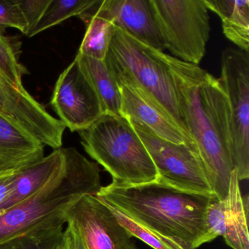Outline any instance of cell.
Masks as SVG:
<instances>
[{
	"instance_id": "obj_1",
	"label": "cell",
	"mask_w": 249,
	"mask_h": 249,
	"mask_svg": "<svg viewBox=\"0 0 249 249\" xmlns=\"http://www.w3.org/2000/svg\"><path fill=\"white\" fill-rule=\"evenodd\" d=\"M186 130L196 145L213 193L224 199L234 170L230 110L218 78L166 54Z\"/></svg>"
},
{
	"instance_id": "obj_2",
	"label": "cell",
	"mask_w": 249,
	"mask_h": 249,
	"mask_svg": "<svg viewBox=\"0 0 249 249\" xmlns=\"http://www.w3.org/2000/svg\"><path fill=\"white\" fill-rule=\"evenodd\" d=\"M95 196L145 228L192 245L203 234L207 207L217 198L157 180L134 185L112 180Z\"/></svg>"
},
{
	"instance_id": "obj_3",
	"label": "cell",
	"mask_w": 249,
	"mask_h": 249,
	"mask_svg": "<svg viewBox=\"0 0 249 249\" xmlns=\"http://www.w3.org/2000/svg\"><path fill=\"white\" fill-rule=\"evenodd\" d=\"M63 167L33 196L0 211V244L47 221L66 215L68 208L84 195L101 189L98 164L73 147L62 148Z\"/></svg>"
},
{
	"instance_id": "obj_4",
	"label": "cell",
	"mask_w": 249,
	"mask_h": 249,
	"mask_svg": "<svg viewBox=\"0 0 249 249\" xmlns=\"http://www.w3.org/2000/svg\"><path fill=\"white\" fill-rule=\"evenodd\" d=\"M105 62L118 85L129 84L143 91L192 141L179 108L166 53L141 43L115 27Z\"/></svg>"
},
{
	"instance_id": "obj_5",
	"label": "cell",
	"mask_w": 249,
	"mask_h": 249,
	"mask_svg": "<svg viewBox=\"0 0 249 249\" xmlns=\"http://www.w3.org/2000/svg\"><path fill=\"white\" fill-rule=\"evenodd\" d=\"M86 152L113 181L141 184L157 180V168L132 124L122 115L103 113L79 132Z\"/></svg>"
},
{
	"instance_id": "obj_6",
	"label": "cell",
	"mask_w": 249,
	"mask_h": 249,
	"mask_svg": "<svg viewBox=\"0 0 249 249\" xmlns=\"http://www.w3.org/2000/svg\"><path fill=\"white\" fill-rule=\"evenodd\" d=\"M21 43L18 37L0 33V112L18 122L44 145L62 148L65 127L23 86L28 70L20 62Z\"/></svg>"
},
{
	"instance_id": "obj_7",
	"label": "cell",
	"mask_w": 249,
	"mask_h": 249,
	"mask_svg": "<svg viewBox=\"0 0 249 249\" xmlns=\"http://www.w3.org/2000/svg\"><path fill=\"white\" fill-rule=\"evenodd\" d=\"M163 42L173 57L198 65L210 37L205 0H151Z\"/></svg>"
},
{
	"instance_id": "obj_8",
	"label": "cell",
	"mask_w": 249,
	"mask_h": 249,
	"mask_svg": "<svg viewBox=\"0 0 249 249\" xmlns=\"http://www.w3.org/2000/svg\"><path fill=\"white\" fill-rule=\"evenodd\" d=\"M221 59L218 81L228 101L233 164L240 181L249 178V53L228 48Z\"/></svg>"
},
{
	"instance_id": "obj_9",
	"label": "cell",
	"mask_w": 249,
	"mask_h": 249,
	"mask_svg": "<svg viewBox=\"0 0 249 249\" xmlns=\"http://www.w3.org/2000/svg\"><path fill=\"white\" fill-rule=\"evenodd\" d=\"M129 122L157 168V180L188 192L213 194L196 148L161 139L145 126Z\"/></svg>"
},
{
	"instance_id": "obj_10",
	"label": "cell",
	"mask_w": 249,
	"mask_h": 249,
	"mask_svg": "<svg viewBox=\"0 0 249 249\" xmlns=\"http://www.w3.org/2000/svg\"><path fill=\"white\" fill-rule=\"evenodd\" d=\"M87 249H138L134 237L95 195L78 198L66 212Z\"/></svg>"
},
{
	"instance_id": "obj_11",
	"label": "cell",
	"mask_w": 249,
	"mask_h": 249,
	"mask_svg": "<svg viewBox=\"0 0 249 249\" xmlns=\"http://www.w3.org/2000/svg\"><path fill=\"white\" fill-rule=\"evenodd\" d=\"M50 103L72 132L89 127L104 113L98 95L75 59L58 78Z\"/></svg>"
},
{
	"instance_id": "obj_12",
	"label": "cell",
	"mask_w": 249,
	"mask_h": 249,
	"mask_svg": "<svg viewBox=\"0 0 249 249\" xmlns=\"http://www.w3.org/2000/svg\"><path fill=\"white\" fill-rule=\"evenodd\" d=\"M120 113L129 121L148 128L161 139L177 144H187L196 148L168 114L143 91L129 84H119ZM197 151V150H196Z\"/></svg>"
},
{
	"instance_id": "obj_13",
	"label": "cell",
	"mask_w": 249,
	"mask_h": 249,
	"mask_svg": "<svg viewBox=\"0 0 249 249\" xmlns=\"http://www.w3.org/2000/svg\"><path fill=\"white\" fill-rule=\"evenodd\" d=\"M99 9L135 40L156 50H165L151 0H101Z\"/></svg>"
},
{
	"instance_id": "obj_14",
	"label": "cell",
	"mask_w": 249,
	"mask_h": 249,
	"mask_svg": "<svg viewBox=\"0 0 249 249\" xmlns=\"http://www.w3.org/2000/svg\"><path fill=\"white\" fill-rule=\"evenodd\" d=\"M44 157V145L0 112V172L16 170Z\"/></svg>"
},
{
	"instance_id": "obj_15",
	"label": "cell",
	"mask_w": 249,
	"mask_h": 249,
	"mask_svg": "<svg viewBox=\"0 0 249 249\" xmlns=\"http://www.w3.org/2000/svg\"><path fill=\"white\" fill-rule=\"evenodd\" d=\"M65 164L62 148L53 150L47 157L16 169L11 192L0 211L11 208L40 190Z\"/></svg>"
},
{
	"instance_id": "obj_16",
	"label": "cell",
	"mask_w": 249,
	"mask_h": 249,
	"mask_svg": "<svg viewBox=\"0 0 249 249\" xmlns=\"http://www.w3.org/2000/svg\"><path fill=\"white\" fill-rule=\"evenodd\" d=\"M237 171L233 170L225 200L226 243L232 249H249L248 229V197L245 201L240 192Z\"/></svg>"
},
{
	"instance_id": "obj_17",
	"label": "cell",
	"mask_w": 249,
	"mask_h": 249,
	"mask_svg": "<svg viewBox=\"0 0 249 249\" xmlns=\"http://www.w3.org/2000/svg\"><path fill=\"white\" fill-rule=\"evenodd\" d=\"M222 22L223 33L238 49L249 53V0H205Z\"/></svg>"
},
{
	"instance_id": "obj_18",
	"label": "cell",
	"mask_w": 249,
	"mask_h": 249,
	"mask_svg": "<svg viewBox=\"0 0 249 249\" xmlns=\"http://www.w3.org/2000/svg\"><path fill=\"white\" fill-rule=\"evenodd\" d=\"M101 0L79 16L87 30L78 53L98 60H105L114 33L113 21L102 14L99 9Z\"/></svg>"
},
{
	"instance_id": "obj_19",
	"label": "cell",
	"mask_w": 249,
	"mask_h": 249,
	"mask_svg": "<svg viewBox=\"0 0 249 249\" xmlns=\"http://www.w3.org/2000/svg\"><path fill=\"white\" fill-rule=\"evenodd\" d=\"M75 59L98 95L104 113L121 115L120 89L105 60L93 59L78 53Z\"/></svg>"
},
{
	"instance_id": "obj_20",
	"label": "cell",
	"mask_w": 249,
	"mask_h": 249,
	"mask_svg": "<svg viewBox=\"0 0 249 249\" xmlns=\"http://www.w3.org/2000/svg\"><path fill=\"white\" fill-rule=\"evenodd\" d=\"M66 215L47 221L0 244V249H58L64 243Z\"/></svg>"
},
{
	"instance_id": "obj_21",
	"label": "cell",
	"mask_w": 249,
	"mask_h": 249,
	"mask_svg": "<svg viewBox=\"0 0 249 249\" xmlns=\"http://www.w3.org/2000/svg\"><path fill=\"white\" fill-rule=\"evenodd\" d=\"M97 0H50L36 27L27 35L32 37L73 17H79L95 4Z\"/></svg>"
},
{
	"instance_id": "obj_22",
	"label": "cell",
	"mask_w": 249,
	"mask_h": 249,
	"mask_svg": "<svg viewBox=\"0 0 249 249\" xmlns=\"http://www.w3.org/2000/svg\"><path fill=\"white\" fill-rule=\"evenodd\" d=\"M104 202L114 214L118 221L129 231L132 237H136L154 249H195L192 243L182 239L163 235L145 228L137 223L114 207Z\"/></svg>"
},
{
	"instance_id": "obj_23",
	"label": "cell",
	"mask_w": 249,
	"mask_h": 249,
	"mask_svg": "<svg viewBox=\"0 0 249 249\" xmlns=\"http://www.w3.org/2000/svg\"><path fill=\"white\" fill-rule=\"evenodd\" d=\"M225 233V200L215 198L207 207L204 222V232L192 245L195 249L211 243Z\"/></svg>"
},
{
	"instance_id": "obj_24",
	"label": "cell",
	"mask_w": 249,
	"mask_h": 249,
	"mask_svg": "<svg viewBox=\"0 0 249 249\" xmlns=\"http://www.w3.org/2000/svg\"><path fill=\"white\" fill-rule=\"evenodd\" d=\"M0 27H11L27 36L28 27L18 0H0Z\"/></svg>"
},
{
	"instance_id": "obj_25",
	"label": "cell",
	"mask_w": 249,
	"mask_h": 249,
	"mask_svg": "<svg viewBox=\"0 0 249 249\" xmlns=\"http://www.w3.org/2000/svg\"><path fill=\"white\" fill-rule=\"evenodd\" d=\"M49 2L50 0H18V5L28 27L27 34L36 27Z\"/></svg>"
},
{
	"instance_id": "obj_26",
	"label": "cell",
	"mask_w": 249,
	"mask_h": 249,
	"mask_svg": "<svg viewBox=\"0 0 249 249\" xmlns=\"http://www.w3.org/2000/svg\"><path fill=\"white\" fill-rule=\"evenodd\" d=\"M67 224L68 226L64 230L66 249H87L78 230L71 224Z\"/></svg>"
},
{
	"instance_id": "obj_27",
	"label": "cell",
	"mask_w": 249,
	"mask_h": 249,
	"mask_svg": "<svg viewBox=\"0 0 249 249\" xmlns=\"http://www.w3.org/2000/svg\"><path fill=\"white\" fill-rule=\"evenodd\" d=\"M14 173L15 170L0 172V208L3 205L11 192Z\"/></svg>"
},
{
	"instance_id": "obj_28",
	"label": "cell",
	"mask_w": 249,
	"mask_h": 249,
	"mask_svg": "<svg viewBox=\"0 0 249 249\" xmlns=\"http://www.w3.org/2000/svg\"><path fill=\"white\" fill-rule=\"evenodd\" d=\"M66 249V248H65V239H64V243L59 246V249Z\"/></svg>"
}]
</instances>
